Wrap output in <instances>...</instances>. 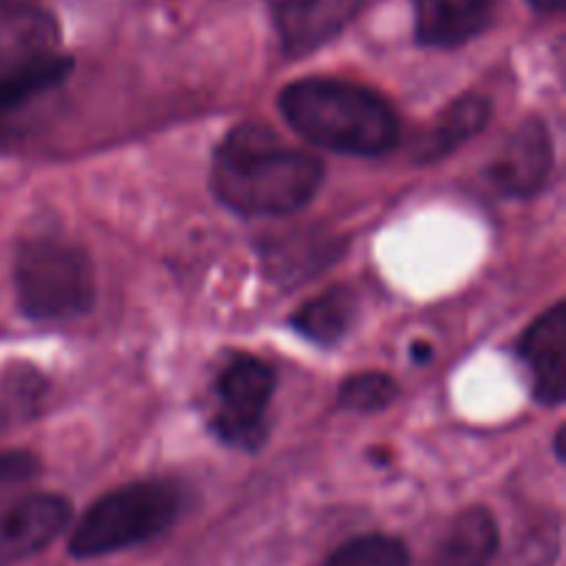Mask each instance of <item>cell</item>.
Returning a JSON list of instances; mask_svg holds the SVG:
<instances>
[{"instance_id": "6da1fadb", "label": "cell", "mask_w": 566, "mask_h": 566, "mask_svg": "<svg viewBox=\"0 0 566 566\" xmlns=\"http://www.w3.org/2000/svg\"><path fill=\"white\" fill-rule=\"evenodd\" d=\"M324 180L321 160L285 147L258 125L235 127L213 155L210 188L241 216H287L302 210Z\"/></svg>"}, {"instance_id": "8992f818", "label": "cell", "mask_w": 566, "mask_h": 566, "mask_svg": "<svg viewBox=\"0 0 566 566\" xmlns=\"http://www.w3.org/2000/svg\"><path fill=\"white\" fill-rule=\"evenodd\" d=\"M553 171V138L542 119H525L506 138L486 175L506 197H534Z\"/></svg>"}, {"instance_id": "5b68a950", "label": "cell", "mask_w": 566, "mask_h": 566, "mask_svg": "<svg viewBox=\"0 0 566 566\" xmlns=\"http://www.w3.org/2000/svg\"><path fill=\"white\" fill-rule=\"evenodd\" d=\"M276 376L263 359L235 354L216 379L213 431L227 446L254 451L265 437V415Z\"/></svg>"}, {"instance_id": "5bb4252c", "label": "cell", "mask_w": 566, "mask_h": 566, "mask_svg": "<svg viewBox=\"0 0 566 566\" xmlns=\"http://www.w3.org/2000/svg\"><path fill=\"white\" fill-rule=\"evenodd\" d=\"M55 42H59V28L48 14L33 9L14 11L11 20L0 28V72L39 55L55 53Z\"/></svg>"}, {"instance_id": "52a82bcc", "label": "cell", "mask_w": 566, "mask_h": 566, "mask_svg": "<svg viewBox=\"0 0 566 566\" xmlns=\"http://www.w3.org/2000/svg\"><path fill=\"white\" fill-rule=\"evenodd\" d=\"M285 53L307 55L332 42L363 9V0H265Z\"/></svg>"}, {"instance_id": "4fadbf2b", "label": "cell", "mask_w": 566, "mask_h": 566, "mask_svg": "<svg viewBox=\"0 0 566 566\" xmlns=\"http://www.w3.org/2000/svg\"><path fill=\"white\" fill-rule=\"evenodd\" d=\"M70 70L72 61L59 53L39 55V59L25 61V64L3 70L0 72V114H3V111L22 108V105L31 103L33 97L55 88L66 75H70Z\"/></svg>"}, {"instance_id": "9c48e42d", "label": "cell", "mask_w": 566, "mask_h": 566, "mask_svg": "<svg viewBox=\"0 0 566 566\" xmlns=\"http://www.w3.org/2000/svg\"><path fill=\"white\" fill-rule=\"evenodd\" d=\"M520 359L534 381L536 401L558 407L566 398V304H556L528 326Z\"/></svg>"}, {"instance_id": "ffe728a7", "label": "cell", "mask_w": 566, "mask_h": 566, "mask_svg": "<svg viewBox=\"0 0 566 566\" xmlns=\"http://www.w3.org/2000/svg\"><path fill=\"white\" fill-rule=\"evenodd\" d=\"M33 3H36V0H0V9H6V11H11V14H14V11L33 9Z\"/></svg>"}, {"instance_id": "ac0fdd59", "label": "cell", "mask_w": 566, "mask_h": 566, "mask_svg": "<svg viewBox=\"0 0 566 566\" xmlns=\"http://www.w3.org/2000/svg\"><path fill=\"white\" fill-rule=\"evenodd\" d=\"M39 475V459L28 451H0V517L31 495Z\"/></svg>"}, {"instance_id": "7c38bea8", "label": "cell", "mask_w": 566, "mask_h": 566, "mask_svg": "<svg viewBox=\"0 0 566 566\" xmlns=\"http://www.w3.org/2000/svg\"><path fill=\"white\" fill-rule=\"evenodd\" d=\"M357 310L359 298L352 287H332V291L310 298L293 315V326H296L298 335L313 340L315 346H335L352 329L354 318H357Z\"/></svg>"}, {"instance_id": "8fae6325", "label": "cell", "mask_w": 566, "mask_h": 566, "mask_svg": "<svg viewBox=\"0 0 566 566\" xmlns=\"http://www.w3.org/2000/svg\"><path fill=\"white\" fill-rule=\"evenodd\" d=\"M501 536L486 509L475 506L459 514L431 547L426 566H486L495 558Z\"/></svg>"}, {"instance_id": "9a60e30c", "label": "cell", "mask_w": 566, "mask_h": 566, "mask_svg": "<svg viewBox=\"0 0 566 566\" xmlns=\"http://www.w3.org/2000/svg\"><path fill=\"white\" fill-rule=\"evenodd\" d=\"M486 119H490V103L481 94H464V97H459L442 114L440 125H437L434 136H431V144L426 147L429 158H437V155H446L451 149L462 147L468 138H473L486 125Z\"/></svg>"}, {"instance_id": "277c9868", "label": "cell", "mask_w": 566, "mask_h": 566, "mask_svg": "<svg viewBox=\"0 0 566 566\" xmlns=\"http://www.w3.org/2000/svg\"><path fill=\"white\" fill-rule=\"evenodd\" d=\"M20 310L33 321H70L88 313L97 280L88 254L77 243L33 238L20 243L14 260Z\"/></svg>"}, {"instance_id": "ba28073f", "label": "cell", "mask_w": 566, "mask_h": 566, "mask_svg": "<svg viewBox=\"0 0 566 566\" xmlns=\"http://www.w3.org/2000/svg\"><path fill=\"white\" fill-rule=\"evenodd\" d=\"M72 517L70 501L50 492H31L0 517V566L44 551Z\"/></svg>"}, {"instance_id": "7a4b0ae2", "label": "cell", "mask_w": 566, "mask_h": 566, "mask_svg": "<svg viewBox=\"0 0 566 566\" xmlns=\"http://www.w3.org/2000/svg\"><path fill=\"white\" fill-rule=\"evenodd\" d=\"M287 125L315 147L385 155L398 144V116L381 94L335 77H304L280 94Z\"/></svg>"}, {"instance_id": "2e32d148", "label": "cell", "mask_w": 566, "mask_h": 566, "mask_svg": "<svg viewBox=\"0 0 566 566\" xmlns=\"http://www.w3.org/2000/svg\"><path fill=\"white\" fill-rule=\"evenodd\" d=\"M324 566H409V553L392 536H359L332 553Z\"/></svg>"}, {"instance_id": "30bf717a", "label": "cell", "mask_w": 566, "mask_h": 566, "mask_svg": "<svg viewBox=\"0 0 566 566\" xmlns=\"http://www.w3.org/2000/svg\"><path fill=\"white\" fill-rule=\"evenodd\" d=\"M415 31L429 48H457L484 31L495 0H412Z\"/></svg>"}, {"instance_id": "e0dca14e", "label": "cell", "mask_w": 566, "mask_h": 566, "mask_svg": "<svg viewBox=\"0 0 566 566\" xmlns=\"http://www.w3.org/2000/svg\"><path fill=\"white\" fill-rule=\"evenodd\" d=\"M398 396V385L385 374H357L340 385V403L352 412L374 415L390 407Z\"/></svg>"}, {"instance_id": "3957f363", "label": "cell", "mask_w": 566, "mask_h": 566, "mask_svg": "<svg viewBox=\"0 0 566 566\" xmlns=\"http://www.w3.org/2000/svg\"><path fill=\"white\" fill-rule=\"evenodd\" d=\"M182 512V492L171 481H136L99 497L72 531L70 553L97 558L164 534Z\"/></svg>"}, {"instance_id": "d6986e66", "label": "cell", "mask_w": 566, "mask_h": 566, "mask_svg": "<svg viewBox=\"0 0 566 566\" xmlns=\"http://www.w3.org/2000/svg\"><path fill=\"white\" fill-rule=\"evenodd\" d=\"M566 0H531V6L539 11H545V14H556V11L564 9Z\"/></svg>"}]
</instances>
